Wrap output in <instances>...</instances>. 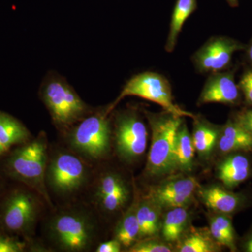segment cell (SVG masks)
<instances>
[{
    "mask_svg": "<svg viewBox=\"0 0 252 252\" xmlns=\"http://www.w3.org/2000/svg\"><path fill=\"white\" fill-rule=\"evenodd\" d=\"M152 129V144L146 171L152 177L169 175L176 170L175 143L183 117L168 112L146 113Z\"/></svg>",
    "mask_w": 252,
    "mask_h": 252,
    "instance_id": "obj_1",
    "label": "cell"
},
{
    "mask_svg": "<svg viewBox=\"0 0 252 252\" xmlns=\"http://www.w3.org/2000/svg\"><path fill=\"white\" fill-rule=\"evenodd\" d=\"M6 168L13 177L35 189L49 202L45 187L47 170L45 134H40L35 140L15 150L8 159Z\"/></svg>",
    "mask_w": 252,
    "mask_h": 252,
    "instance_id": "obj_2",
    "label": "cell"
},
{
    "mask_svg": "<svg viewBox=\"0 0 252 252\" xmlns=\"http://www.w3.org/2000/svg\"><path fill=\"white\" fill-rule=\"evenodd\" d=\"M136 96L158 104L166 111L180 117L195 118L196 116L179 107L173 101L171 86L166 78L154 72H145L134 76L126 83L117 98L106 111L108 114L122 99Z\"/></svg>",
    "mask_w": 252,
    "mask_h": 252,
    "instance_id": "obj_3",
    "label": "cell"
},
{
    "mask_svg": "<svg viewBox=\"0 0 252 252\" xmlns=\"http://www.w3.org/2000/svg\"><path fill=\"white\" fill-rule=\"evenodd\" d=\"M42 97L53 120L61 127L72 125L81 119L87 110L77 93L61 79L48 81L43 89Z\"/></svg>",
    "mask_w": 252,
    "mask_h": 252,
    "instance_id": "obj_4",
    "label": "cell"
},
{
    "mask_svg": "<svg viewBox=\"0 0 252 252\" xmlns=\"http://www.w3.org/2000/svg\"><path fill=\"white\" fill-rule=\"evenodd\" d=\"M107 114H95L86 118L70 135L73 148L86 157L102 158L110 145V127Z\"/></svg>",
    "mask_w": 252,
    "mask_h": 252,
    "instance_id": "obj_5",
    "label": "cell"
},
{
    "mask_svg": "<svg viewBox=\"0 0 252 252\" xmlns=\"http://www.w3.org/2000/svg\"><path fill=\"white\" fill-rule=\"evenodd\" d=\"M50 232L56 243L67 252H80L89 248L93 239V227L80 214L66 212L51 220Z\"/></svg>",
    "mask_w": 252,
    "mask_h": 252,
    "instance_id": "obj_6",
    "label": "cell"
},
{
    "mask_svg": "<svg viewBox=\"0 0 252 252\" xmlns=\"http://www.w3.org/2000/svg\"><path fill=\"white\" fill-rule=\"evenodd\" d=\"M148 132L145 124L135 113L120 114L116 120V149L127 162L143 155L147 149Z\"/></svg>",
    "mask_w": 252,
    "mask_h": 252,
    "instance_id": "obj_7",
    "label": "cell"
},
{
    "mask_svg": "<svg viewBox=\"0 0 252 252\" xmlns=\"http://www.w3.org/2000/svg\"><path fill=\"white\" fill-rule=\"evenodd\" d=\"M85 165L80 159L70 154L55 157L46 170L48 182L54 191L72 193L84 185L86 179Z\"/></svg>",
    "mask_w": 252,
    "mask_h": 252,
    "instance_id": "obj_8",
    "label": "cell"
},
{
    "mask_svg": "<svg viewBox=\"0 0 252 252\" xmlns=\"http://www.w3.org/2000/svg\"><path fill=\"white\" fill-rule=\"evenodd\" d=\"M240 49L241 46L234 40L223 36H214L194 54L192 61L200 73L221 72L228 67L235 51Z\"/></svg>",
    "mask_w": 252,
    "mask_h": 252,
    "instance_id": "obj_9",
    "label": "cell"
},
{
    "mask_svg": "<svg viewBox=\"0 0 252 252\" xmlns=\"http://www.w3.org/2000/svg\"><path fill=\"white\" fill-rule=\"evenodd\" d=\"M37 205L34 197L24 190H18L10 195L2 212L5 228L16 233H26L35 222Z\"/></svg>",
    "mask_w": 252,
    "mask_h": 252,
    "instance_id": "obj_10",
    "label": "cell"
},
{
    "mask_svg": "<svg viewBox=\"0 0 252 252\" xmlns=\"http://www.w3.org/2000/svg\"><path fill=\"white\" fill-rule=\"evenodd\" d=\"M197 188L198 182L193 177H177L152 187L147 198L162 209L186 207Z\"/></svg>",
    "mask_w": 252,
    "mask_h": 252,
    "instance_id": "obj_11",
    "label": "cell"
},
{
    "mask_svg": "<svg viewBox=\"0 0 252 252\" xmlns=\"http://www.w3.org/2000/svg\"><path fill=\"white\" fill-rule=\"evenodd\" d=\"M238 98V86L231 73H212L204 85L198 104H234Z\"/></svg>",
    "mask_w": 252,
    "mask_h": 252,
    "instance_id": "obj_12",
    "label": "cell"
},
{
    "mask_svg": "<svg viewBox=\"0 0 252 252\" xmlns=\"http://www.w3.org/2000/svg\"><path fill=\"white\" fill-rule=\"evenodd\" d=\"M198 193L202 201L208 208L220 213L234 212L240 205L238 195L218 186L200 189Z\"/></svg>",
    "mask_w": 252,
    "mask_h": 252,
    "instance_id": "obj_13",
    "label": "cell"
},
{
    "mask_svg": "<svg viewBox=\"0 0 252 252\" xmlns=\"http://www.w3.org/2000/svg\"><path fill=\"white\" fill-rule=\"evenodd\" d=\"M162 209L146 197L137 204V217L140 228V239L157 236L161 228Z\"/></svg>",
    "mask_w": 252,
    "mask_h": 252,
    "instance_id": "obj_14",
    "label": "cell"
},
{
    "mask_svg": "<svg viewBox=\"0 0 252 252\" xmlns=\"http://www.w3.org/2000/svg\"><path fill=\"white\" fill-rule=\"evenodd\" d=\"M177 242V250L180 252H215L220 248L210 230L195 227L186 230Z\"/></svg>",
    "mask_w": 252,
    "mask_h": 252,
    "instance_id": "obj_15",
    "label": "cell"
},
{
    "mask_svg": "<svg viewBox=\"0 0 252 252\" xmlns=\"http://www.w3.org/2000/svg\"><path fill=\"white\" fill-rule=\"evenodd\" d=\"M217 172L218 178L223 185L228 187H235L248 178L250 162L243 156H230L220 164Z\"/></svg>",
    "mask_w": 252,
    "mask_h": 252,
    "instance_id": "obj_16",
    "label": "cell"
},
{
    "mask_svg": "<svg viewBox=\"0 0 252 252\" xmlns=\"http://www.w3.org/2000/svg\"><path fill=\"white\" fill-rule=\"evenodd\" d=\"M196 9L197 0L176 1L170 21V31L165 44L167 52L171 53L174 51L184 25Z\"/></svg>",
    "mask_w": 252,
    "mask_h": 252,
    "instance_id": "obj_17",
    "label": "cell"
},
{
    "mask_svg": "<svg viewBox=\"0 0 252 252\" xmlns=\"http://www.w3.org/2000/svg\"><path fill=\"white\" fill-rule=\"evenodd\" d=\"M252 147V135L238 123L229 122L222 130L219 148L223 153L245 150Z\"/></svg>",
    "mask_w": 252,
    "mask_h": 252,
    "instance_id": "obj_18",
    "label": "cell"
},
{
    "mask_svg": "<svg viewBox=\"0 0 252 252\" xmlns=\"http://www.w3.org/2000/svg\"><path fill=\"white\" fill-rule=\"evenodd\" d=\"M189 220V213L186 207L169 209L161 223V234L167 243L177 242L185 233Z\"/></svg>",
    "mask_w": 252,
    "mask_h": 252,
    "instance_id": "obj_19",
    "label": "cell"
},
{
    "mask_svg": "<svg viewBox=\"0 0 252 252\" xmlns=\"http://www.w3.org/2000/svg\"><path fill=\"white\" fill-rule=\"evenodd\" d=\"M194 148L192 136L189 133L188 127L182 122L176 137L175 165L176 170L182 172L191 171L193 166Z\"/></svg>",
    "mask_w": 252,
    "mask_h": 252,
    "instance_id": "obj_20",
    "label": "cell"
},
{
    "mask_svg": "<svg viewBox=\"0 0 252 252\" xmlns=\"http://www.w3.org/2000/svg\"><path fill=\"white\" fill-rule=\"evenodd\" d=\"M194 129L192 140L195 150L202 157L210 155L218 140L219 130L197 117L194 118Z\"/></svg>",
    "mask_w": 252,
    "mask_h": 252,
    "instance_id": "obj_21",
    "label": "cell"
},
{
    "mask_svg": "<svg viewBox=\"0 0 252 252\" xmlns=\"http://www.w3.org/2000/svg\"><path fill=\"white\" fill-rule=\"evenodd\" d=\"M136 210L137 204L135 203L124 214L114 232V238L126 248H130L140 240V228Z\"/></svg>",
    "mask_w": 252,
    "mask_h": 252,
    "instance_id": "obj_22",
    "label": "cell"
},
{
    "mask_svg": "<svg viewBox=\"0 0 252 252\" xmlns=\"http://www.w3.org/2000/svg\"><path fill=\"white\" fill-rule=\"evenodd\" d=\"M30 133L14 118L0 112V144L7 150L11 146L28 140Z\"/></svg>",
    "mask_w": 252,
    "mask_h": 252,
    "instance_id": "obj_23",
    "label": "cell"
},
{
    "mask_svg": "<svg viewBox=\"0 0 252 252\" xmlns=\"http://www.w3.org/2000/svg\"><path fill=\"white\" fill-rule=\"evenodd\" d=\"M127 189L120 176L113 173L106 174L99 180L96 196L98 199Z\"/></svg>",
    "mask_w": 252,
    "mask_h": 252,
    "instance_id": "obj_24",
    "label": "cell"
},
{
    "mask_svg": "<svg viewBox=\"0 0 252 252\" xmlns=\"http://www.w3.org/2000/svg\"><path fill=\"white\" fill-rule=\"evenodd\" d=\"M172 248L167 242L156 238V236L140 239L129 248L130 252H170Z\"/></svg>",
    "mask_w": 252,
    "mask_h": 252,
    "instance_id": "obj_25",
    "label": "cell"
},
{
    "mask_svg": "<svg viewBox=\"0 0 252 252\" xmlns=\"http://www.w3.org/2000/svg\"><path fill=\"white\" fill-rule=\"evenodd\" d=\"M129 190H122L112 195L98 198L99 205L106 211L114 212L120 210L128 200Z\"/></svg>",
    "mask_w": 252,
    "mask_h": 252,
    "instance_id": "obj_26",
    "label": "cell"
},
{
    "mask_svg": "<svg viewBox=\"0 0 252 252\" xmlns=\"http://www.w3.org/2000/svg\"><path fill=\"white\" fill-rule=\"evenodd\" d=\"M209 230H210L212 238L220 246L222 245V246L230 248L231 250H235V241L232 240L223 230L220 229L212 218L210 220V229Z\"/></svg>",
    "mask_w": 252,
    "mask_h": 252,
    "instance_id": "obj_27",
    "label": "cell"
},
{
    "mask_svg": "<svg viewBox=\"0 0 252 252\" xmlns=\"http://www.w3.org/2000/svg\"><path fill=\"white\" fill-rule=\"evenodd\" d=\"M25 247V243L19 240L0 235V252H21Z\"/></svg>",
    "mask_w": 252,
    "mask_h": 252,
    "instance_id": "obj_28",
    "label": "cell"
},
{
    "mask_svg": "<svg viewBox=\"0 0 252 252\" xmlns=\"http://www.w3.org/2000/svg\"><path fill=\"white\" fill-rule=\"evenodd\" d=\"M212 219L215 220V223L220 229L223 230L232 240L235 241L234 229H233L231 220L228 217H225L224 215H218L212 217Z\"/></svg>",
    "mask_w": 252,
    "mask_h": 252,
    "instance_id": "obj_29",
    "label": "cell"
},
{
    "mask_svg": "<svg viewBox=\"0 0 252 252\" xmlns=\"http://www.w3.org/2000/svg\"><path fill=\"white\" fill-rule=\"evenodd\" d=\"M240 87L245 94V98L252 104V71H248L243 74L240 79Z\"/></svg>",
    "mask_w": 252,
    "mask_h": 252,
    "instance_id": "obj_30",
    "label": "cell"
},
{
    "mask_svg": "<svg viewBox=\"0 0 252 252\" xmlns=\"http://www.w3.org/2000/svg\"><path fill=\"white\" fill-rule=\"evenodd\" d=\"M122 244L117 239L99 244L96 250L97 252H119L122 250Z\"/></svg>",
    "mask_w": 252,
    "mask_h": 252,
    "instance_id": "obj_31",
    "label": "cell"
},
{
    "mask_svg": "<svg viewBox=\"0 0 252 252\" xmlns=\"http://www.w3.org/2000/svg\"><path fill=\"white\" fill-rule=\"evenodd\" d=\"M237 123H238L242 127H244L250 135H252V111H245L238 116L237 119Z\"/></svg>",
    "mask_w": 252,
    "mask_h": 252,
    "instance_id": "obj_32",
    "label": "cell"
},
{
    "mask_svg": "<svg viewBox=\"0 0 252 252\" xmlns=\"http://www.w3.org/2000/svg\"><path fill=\"white\" fill-rule=\"evenodd\" d=\"M245 250L247 252H252V236L249 239L245 244Z\"/></svg>",
    "mask_w": 252,
    "mask_h": 252,
    "instance_id": "obj_33",
    "label": "cell"
},
{
    "mask_svg": "<svg viewBox=\"0 0 252 252\" xmlns=\"http://www.w3.org/2000/svg\"><path fill=\"white\" fill-rule=\"evenodd\" d=\"M227 1H228V4H229L231 6H238V0H227Z\"/></svg>",
    "mask_w": 252,
    "mask_h": 252,
    "instance_id": "obj_34",
    "label": "cell"
},
{
    "mask_svg": "<svg viewBox=\"0 0 252 252\" xmlns=\"http://www.w3.org/2000/svg\"><path fill=\"white\" fill-rule=\"evenodd\" d=\"M248 57L250 61L252 63V44H250V48H249Z\"/></svg>",
    "mask_w": 252,
    "mask_h": 252,
    "instance_id": "obj_35",
    "label": "cell"
},
{
    "mask_svg": "<svg viewBox=\"0 0 252 252\" xmlns=\"http://www.w3.org/2000/svg\"><path fill=\"white\" fill-rule=\"evenodd\" d=\"M6 149L4 148V147H3L2 145H1V144H0V154L4 153L5 152H6Z\"/></svg>",
    "mask_w": 252,
    "mask_h": 252,
    "instance_id": "obj_36",
    "label": "cell"
}]
</instances>
